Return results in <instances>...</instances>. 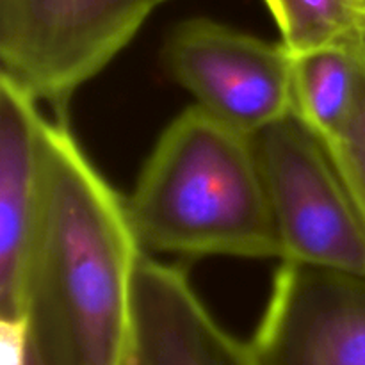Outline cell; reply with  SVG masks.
<instances>
[{"mask_svg":"<svg viewBox=\"0 0 365 365\" xmlns=\"http://www.w3.org/2000/svg\"><path fill=\"white\" fill-rule=\"evenodd\" d=\"M38 100L0 75V317L18 319L39 198Z\"/></svg>","mask_w":365,"mask_h":365,"instance_id":"8","label":"cell"},{"mask_svg":"<svg viewBox=\"0 0 365 365\" xmlns=\"http://www.w3.org/2000/svg\"><path fill=\"white\" fill-rule=\"evenodd\" d=\"M164 2H168V0H159V4H164Z\"/></svg>","mask_w":365,"mask_h":365,"instance_id":"15","label":"cell"},{"mask_svg":"<svg viewBox=\"0 0 365 365\" xmlns=\"http://www.w3.org/2000/svg\"><path fill=\"white\" fill-rule=\"evenodd\" d=\"M292 53L355 38L365 18L360 0H264Z\"/></svg>","mask_w":365,"mask_h":365,"instance_id":"10","label":"cell"},{"mask_svg":"<svg viewBox=\"0 0 365 365\" xmlns=\"http://www.w3.org/2000/svg\"><path fill=\"white\" fill-rule=\"evenodd\" d=\"M328 150L348 185L349 192L353 195L356 207L365 221V153L341 141H327Z\"/></svg>","mask_w":365,"mask_h":365,"instance_id":"11","label":"cell"},{"mask_svg":"<svg viewBox=\"0 0 365 365\" xmlns=\"http://www.w3.org/2000/svg\"><path fill=\"white\" fill-rule=\"evenodd\" d=\"M355 39H356V45H359L360 52H362V53H364V57H365V18H364L362 25H360L359 32H356Z\"/></svg>","mask_w":365,"mask_h":365,"instance_id":"14","label":"cell"},{"mask_svg":"<svg viewBox=\"0 0 365 365\" xmlns=\"http://www.w3.org/2000/svg\"><path fill=\"white\" fill-rule=\"evenodd\" d=\"M252 138L282 260L365 274V221L324 139L294 113Z\"/></svg>","mask_w":365,"mask_h":365,"instance_id":"4","label":"cell"},{"mask_svg":"<svg viewBox=\"0 0 365 365\" xmlns=\"http://www.w3.org/2000/svg\"><path fill=\"white\" fill-rule=\"evenodd\" d=\"M292 57V113L317 135L335 141L344 132L359 82L355 38Z\"/></svg>","mask_w":365,"mask_h":365,"instance_id":"9","label":"cell"},{"mask_svg":"<svg viewBox=\"0 0 365 365\" xmlns=\"http://www.w3.org/2000/svg\"><path fill=\"white\" fill-rule=\"evenodd\" d=\"M159 6V0H0V75L64 120L75 91L134 39Z\"/></svg>","mask_w":365,"mask_h":365,"instance_id":"3","label":"cell"},{"mask_svg":"<svg viewBox=\"0 0 365 365\" xmlns=\"http://www.w3.org/2000/svg\"><path fill=\"white\" fill-rule=\"evenodd\" d=\"M164 59L175 81L223 123L253 135L292 113V53L209 18L173 29Z\"/></svg>","mask_w":365,"mask_h":365,"instance_id":"5","label":"cell"},{"mask_svg":"<svg viewBox=\"0 0 365 365\" xmlns=\"http://www.w3.org/2000/svg\"><path fill=\"white\" fill-rule=\"evenodd\" d=\"M250 348L259 365H365V274L282 260Z\"/></svg>","mask_w":365,"mask_h":365,"instance_id":"6","label":"cell"},{"mask_svg":"<svg viewBox=\"0 0 365 365\" xmlns=\"http://www.w3.org/2000/svg\"><path fill=\"white\" fill-rule=\"evenodd\" d=\"M31 342L25 317L2 319L0 317V365H29Z\"/></svg>","mask_w":365,"mask_h":365,"instance_id":"12","label":"cell"},{"mask_svg":"<svg viewBox=\"0 0 365 365\" xmlns=\"http://www.w3.org/2000/svg\"><path fill=\"white\" fill-rule=\"evenodd\" d=\"M127 207L143 250L284 257L253 138L200 106L160 134Z\"/></svg>","mask_w":365,"mask_h":365,"instance_id":"2","label":"cell"},{"mask_svg":"<svg viewBox=\"0 0 365 365\" xmlns=\"http://www.w3.org/2000/svg\"><path fill=\"white\" fill-rule=\"evenodd\" d=\"M356 41V39H355ZM359 48V45H356ZM360 57V71H359V82H356L355 100H353L351 113H349L348 121H346L344 132L339 139L344 145L351 146V148L359 150L365 153V57L359 48Z\"/></svg>","mask_w":365,"mask_h":365,"instance_id":"13","label":"cell"},{"mask_svg":"<svg viewBox=\"0 0 365 365\" xmlns=\"http://www.w3.org/2000/svg\"><path fill=\"white\" fill-rule=\"evenodd\" d=\"M360 2H362V6L365 7V0H360Z\"/></svg>","mask_w":365,"mask_h":365,"instance_id":"16","label":"cell"},{"mask_svg":"<svg viewBox=\"0 0 365 365\" xmlns=\"http://www.w3.org/2000/svg\"><path fill=\"white\" fill-rule=\"evenodd\" d=\"M130 365H259L228 334L180 269L145 253L134 289Z\"/></svg>","mask_w":365,"mask_h":365,"instance_id":"7","label":"cell"},{"mask_svg":"<svg viewBox=\"0 0 365 365\" xmlns=\"http://www.w3.org/2000/svg\"><path fill=\"white\" fill-rule=\"evenodd\" d=\"M143 255L127 200L93 166L66 121L45 118L21 303L31 359L38 365H130Z\"/></svg>","mask_w":365,"mask_h":365,"instance_id":"1","label":"cell"}]
</instances>
